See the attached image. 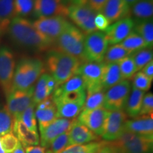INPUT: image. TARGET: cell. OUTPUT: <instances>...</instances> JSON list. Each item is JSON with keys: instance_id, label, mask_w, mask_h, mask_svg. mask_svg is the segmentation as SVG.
I'll return each instance as SVG.
<instances>
[{"instance_id": "obj_7", "label": "cell", "mask_w": 153, "mask_h": 153, "mask_svg": "<svg viewBox=\"0 0 153 153\" xmlns=\"http://www.w3.org/2000/svg\"><path fill=\"white\" fill-rule=\"evenodd\" d=\"M131 90V82L127 79L111 87L105 93L103 107L108 111L123 110Z\"/></svg>"}, {"instance_id": "obj_43", "label": "cell", "mask_w": 153, "mask_h": 153, "mask_svg": "<svg viewBox=\"0 0 153 153\" xmlns=\"http://www.w3.org/2000/svg\"><path fill=\"white\" fill-rule=\"evenodd\" d=\"M152 82V80L149 79L142 72L139 71L135 74V76H134L133 87L145 92L150 89Z\"/></svg>"}, {"instance_id": "obj_8", "label": "cell", "mask_w": 153, "mask_h": 153, "mask_svg": "<svg viewBox=\"0 0 153 153\" xmlns=\"http://www.w3.org/2000/svg\"><path fill=\"white\" fill-rule=\"evenodd\" d=\"M34 87L26 90H12L7 97V109L14 121L18 120L24 111L33 103Z\"/></svg>"}, {"instance_id": "obj_24", "label": "cell", "mask_w": 153, "mask_h": 153, "mask_svg": "<svg viewBox=\"0 0 153 153\" xmlns=\"http://www.w3.org/2000/svg\"><path fill=\"white\" fill-rule=\"evenodd\" d=\"M85 102V101H80L55 104L56 106L57 118L74 119L83 110Z\"/></svg>"}, {"instance_id": "obj_22", "label": "cell", "mask_w": 153, "mask_h": 153, "mask_svg": "<svg viewBox=\"0 0 153 153\" xmlns=\"http://www.w3.org/2000/svg\"><path fill=\"white\" fill-rule=\"evenodd\" d=\"M13 131L23 147L36 146L40 143L37 132L30 131L20 120L14 121Z\"/></svg>"}, {"instance_id": "obj_5", "label": "cell", "mask_w": 153, "mask_h": 153, "mask_svg": "<svg viewBox=\"0 0 153 153\" xmlns=\"http://www.w3.org/2000/svg\"><path fill=\"white\" fill-rule=\"evenodd\" d=\"M112 144L118 153H152L153 138L123 131Z\"/></svg>"}, {"instance_id": "obj_9", "label": "cell", "mask_w": 153, "mask_h": 153, "mask_svg": "<svg viewBox=\"0 0 153 153\" xmlns=\"http://www.w3.org/2000/svg\"><path fill=\"white\" fill-rule=\"evenodd\" d=\"M16 60L12 51L4 46L0 48V87L7 96L11 91Z\"/></svg>"}, {"instance_id": "obj_50", "label": "cell", "mask_w": 153, "mask_h": 153, "mask_svg": "<svg viewBox=\"0 0 153 153\" xmlns=\"http://www.w3.org/2000/svg\"><path fill=\"white\" fill-rule=\"evenodd\" d=\"M26 153H46V148L41 146H26L25 147Z\"/></svg>"}, {"instance_id": "obj_14", "label": "cell", "mask_w": 153, "mask_h": 153, "mask_svg": "<svg viewBox=\"0 0 153 153\" xmlns=\"http://www.w3.org/2000/svg\"><path fill=\"white\" fill-rule=\"evenodd\" d=\"M128 116L123 110L108 112L104 130L101 137L106 142H113L118 139L124 131V123Z\"/></svg>"}, {"instance_id": "obj_27", "label": "cell", "mask_w": 153, "mask_h": 153, "mask_svg": "<svg viewBox=\"0 0 153 153\" xmlns=\"http://www.w3.org/2000/svg\"><path fill=\"white\" fill-rule=\"evenodd\" d=\"M86 90V85L85 82L82 76L79 74H75V75L68 79V81L59 85L54 92L53 93L52 98L59 97V96L65 94L68 92H71V91H79V90Z\"/></svg>"}, {"instance_id": "obj_36", "label": "cell", "mask_w": 153, "mask_h": 153, "mask_svg": "<svg viewBox=\"0 0 153 153\" xmlns=\"http://www.w3.org/2000/svg\"><path fill=\"white\" fill-rule=\"evenodd\" d=\"M35 107L36 105L32 103L24 111L18 120L22 121L30 131L37 132V121L35 116Z\"/></svg>"}, {"instance_id": "obj_54", "label": "cell", "mask_w": 153, "mask_h": 153, "mask_svg": "<svg viewBox=\"0 0 153 153\" xmlns=\"http://www.w3.org/2000/svg\"><path fill=\"white\" fill-rule=\"evenodd\" d=\"M72 1H73V0H62V2L64 3L65 4H66L67 3H71Z\"/></svg>"}, {"instance_id": "obj_48", "label": "cell", "mask_w": 153, "mask_h": 153, "mask_svg": "<svg viewBox=\"0 0 153 153\" xmlns=\"http://www.w3.org/2000/svg\"><path fill=\"white\" fill-rule=\"evenodd\" d=\"M141 72L148 76L149 79L153 80V61H150L146 65L143 67Z\"/></svg>"}, {"instance_id": "obj_17", "label": "cell", "mask_w": 153, "mask_h": 153, "mask_svg": "<svg viewBox=\"0 0 153 153\" xmlns=\"http://www.w3.org/2000/svg\"><path fill=\"white\" fill-rule=\"evenodd\" d=\"M133 27L134 20L130 17H126L113 23L105 30V36L108 44L116 45L121 43L133 32Z\"/></svg>"}, {"instance_id": "obj_4", "label": "cell", "mask_w": 153, "mask_h": 153, "mask_svg": "<svg viewBox=\"0 0 153 153\" xmlns=\"http://www.w3.org/2000/svg\"><path fill=\"white\" fill-rule=\"evenodd\" d=\"M85 38V34L81 30L69 22L55 42L59 51L75 57L82 61L85 60L84 56Z\"/></svg>"}, {"instance_id": "obj_10", "label": "cell", "mask_w": 153, "mask_h": 153, "mask_svg": "<svg viewBox=\"0 0 153 153\" xmlns=\"http://www.w3.org/2000/svg\"><path fill=\"white\" fill-rule=\"evenodd\" d=\"M97 13L85 5L71 4L68 7V16L87 33L97 30L94 19Z\"/></svg>"}, {"instance_id": "obj_35", "label": "cell", "mask_w": 153, "mask_h": 153, "mask_svg": "<svg viewBox=\"0 0 153 153\" xmlns=\"http://www.w3.org/2000/svg\"><path fill=\"white\" fill-rule=\"evenodd\" d=\"M119 44L130 52L133 53L138 50L148 48L144 40L135 32H132Z\"/></svg>"}, {"instance_id": "obj_34", "label": "cell", "mask_w": 153, "mask_h": 153, "mask_svg": "<svg viewBox=\"0 0 153 153\" xmlns=\"http://www.w3.org/2000/svg\"><path fill=\"white\" fill-rule=\"evenodd\" d=\"M105 91L104 89L93 91L91 93H87V97L84 104L83 110L89 111L98 108L103 106L104 101Z\"/></svg>"}, {"instance_id": "obj_51", "label": "cell", "mask_w": 153, "mask_h": 153, "mask_svg": "<svg viewBox=\"0 0 153 153\" xmlns=\"http://www.w3.org/2000/svg\"><path fill=\"white\" fill-rule=\"evenodd\" d=\"M12 153H26V152H25L24 147L22 146V145L20 143V144L19 145V146L17 147V148Z\"/></svg>"}, {"instance_id": "obj_18", "label": "cell", "mask_w": 153, "mask_h": 153, "mask_svg": "<svg viewBox=\"0 0 153 153\" xmlns=\"http://www.w3.org/2000/svg\"><path fill=\"white\" fill-rule=\"evenodd\" d=\"M70 146L76 145H85L99 141V137L91 130L84 126L77 120L74 119L68 131Z\"/></svg>"}, {"instance_id": "obj_28", "label": "cell", "mask_w": 153, "mask_h": 153, "mask_svg": "<svg viewBox=\"0 0 153 153\" xmlns=\"http://www.w3.org/2000/svg\"><path fill=\"white\" fill-rule=\"evenodd\" d=\"M131 12L137 19H152L153 0H137L131 7Z\"/></svg>"}, {"instance_id": "obj_45", "label": "cell", "mask_w": 153, "mask_h": 153, "mask_svg": "<svg viewBox=\"0 0 153 153\" xmlns=\"http://www.w3.org/2000/svg\"><path fill=\"white\" fill-rule=\"evenodd\" d=\"M153 112V94L148 93L144 95L139 116H146L152 114Z\"/></svg>"}, {"instance_id": "obj_3", "label": "cell", "mask_w": 153, "mask_h": 153, "mask_svg": "<svg viewBox=\"0 0 153 153\" xmlns=\"http://www.w3.org/2000/svg\"><path fill=\"white\" fill-rule=\"evenodd\" d=\"M45 71L43 62L38 58L25 57L19 61L15 68L12 90L29 89Z\"/></svg>"}, {"instance_id": "obj_15", "label": "cell", "mask_w": 153, "mask_h": 153, "mask_svg": "<svg viewBox=\"0 0 153 153\" xmlns=\"http://www.w3.org/2000/svg\"><path fill=\"white\" fill-rule=\"evenodd\" d=\"M33 14L36 18L68 16V7L62 0H34Z\"/></svg>"}, {"instance_id": "obj_31", "label": "cell", "mask_w": 153, "mask_h": 153, "mask_svg": "<svg viewBox=\"0 0 153 153\" xmlns=\"http://www.w3.org/2000/svg\"><path fill=\"white\" fill-rule=\"evenodd\" d=\"M107 143L108 142L104 140L92 142L85 145H71L65 149L60 153H96Z\"/></svg>"}, {"instance_id": "obj_41", "label": "cell", "mask_w": 153, "mask_h": 153, "mask_svg": "<svg viewBox=\"0 0 153 153\" xmlns=\"http://www.w3.org/2000/svg\"><path fill=\"white\" fill-rule=\"evenodd\" d=\"M70 146L68 132L57 137L48 147L46 153H60L65 149Z\"/></svg>"}, {"instance_id": "obj_21", "label": "cell", "mask_w": 153, "mask_h": 153, "mask_svg": "<svg viewBox=\"0 0 153 153\" xmlns=\"http://www.w3.org/2000/svg\"><path fill=\"white\" fill-rule=\"evenodd\" d=\"M123 80L124 79L120 74L118 63H104L101 75V86L104 91Z\"/></svg>"}, {"instance_id": "obj_12", "label": "cell", "mask_w": 153, "mask_h": 153, "mask_svg": "<svg viewBox=\"0 0 153 153\" xmlns=\"http://www.w3.org/2000/svg\"><path fill=\"white\" fill-rule=\"evenodd\" d=\"M108 112L109 111L103 106L94 110L82 111L77 120L97 135L101 136L104 132Z\"/></svg>"}, {"instance_id": "obj_37", "label": "cell", "mask_w": 153, "mask_h": 153, "mask_svg": "<svg viewBox=\"0 0 153 153\" xmlns=\"http://www.w3.org/2000/svg\"><path fill=\"white\" fill-rule=\"evenodd\" d=\"M117 63L123 79H131L137 72L136 67L131 55L122 59Z\"/></svg>"}, {"instance_id": "obj_44", "label": "cell", "mask_w": 153, "mask_h": 153, "mask_svg": "<svg viewBox=\"0 0 153 153\" xmlns=\"http://www.w3.org/2000/svg\"><path fill=\"white\" fill-rule=\"evenodd\" d=\"M107 0H73L70 4L85 5L97 13L101 12Z\"/></svg>"}, {"instance_id": "obj_29", "label": "cell", "mask_w": 153, "mask_h": 153, "mask_svg": "<svg viewBox=\"0 0 153 153\" xmlns=\"http://www.w3.org/2000/svg\"><path fill=\"white\" fill-rule=\"evenodd\" d=\"M35 116L36 118L38 120L39 130L43 129L57 118L56 106L54 104L44 109L36 108Z\"/></svg>"}, {"instance_id": "obj_49", "label": "cell", "mask_w": 153, "mask_h": 153, "mask_svg": "<svg viewBox=\"0 0 153 153\" xmlns=\"http://www.w3.org/2000/svg\"><path fill=\"white\" fill-rule=\"evenodd\" d=\"M46 85H47L48 89L49 92L51 95L53 94V93L54 92V91L57 89V87H58V85H57V83L55 80L54 78H53V76H51L50 74L48 76V78L47 79Z\"/></svg>"}, {"instance_id": "obj_16", "label": "cell", "mask_w": 153, "mask_h": 153, "mask_svg": "<svg viewBox=\"0 0 153 153\" xmlns=\"http://www.w3.org/2000/svg\"><path fill=\"white\" fill-rule=\"evenodd\" d=\"M74 119L57 118L46 127L40 130L41 147L47 149L57 137L68 132Z\"/></svg>"}, {"instance_id": "obj_11", "label": "cell", "mask_w": 153, "mask_h": 153, "mask_svg": "<svg viewBox=\"0 0 153 153\" xmlns=\"http://www.w3.org/2000/svg\"><path fill=\"white\" fill-rule=\"evenodd\" d=\"M104 66V62H87L79 66L76 74H79L83 79L87 93L103 89L101 86V75Z\"/></svg>"}, {"instance_id": "obj_38", "label": "cell", "mask_w": 153, "mask_h": 153, "mask_svg": "<svg viewBox=\"0 0 153 153\" xmlns=\"http://www.w3.org/2000/svg\"><path fill=\"white\" fill-rule=\"evenodd\" d=\"M34 0H14L15 17H24L33 12Z\"/></svg>"}, {"instance_id": "obj_42", "label": "cell", "mask_w": 153, "mask_h": 153, "mask_svg": "<svg viewBox=\"0 0 153 153\" xmlns=\"http://www.w3.org/2000/svg\"><path fill=\"white\" fill-rule=\"evenodd\" d=\"M1 142L4 150L7 153H12L20 144L18 138L13 132L1 135Z\"/></svg>"}, {"instance_id": "obj_30", "label": "cell", "mask_w": 153, "mask_h": 153, "mask_svg": "<svg viewBox=\"0 0 153 153\" xmlns=\"http://www.w3.org/2000/svg\"><path fill=\"white\" fill-rule=\"evenodd\" d=\"M131 52L126 50L120 44L112 45L108 48L104 58V63H117L120 60L131 55Z\"/></svg>"}, {"instance_id": "obj_19", "label": "cell", "mask_w": 153, "mask_h": 153, "mask_svg": "<svg viewBox=\"0 0 153 153\" xmlns=\"http://www.w3.org/2000/svg\"><path fill=\"white\" fill-rule=\"evenodd\" d=\"M131 12V7L126 0H107L101 13L110 24L126 18Z\"/></svg>"}, {"instance_id": "obj_25", "label": "cell", "mask_w": 153, "mask_h": 153, "mask_svg": "<svg viewBox=\"0 0 153 153\" xmlns=\"http://www.w3.org/2000/svg\"><path fill=\"white\" fill-rule=\"evenodd\" d=\"M14 17V0H0V36L7 32Z\"/></svg>"}, {"instance_id": "obj_20", "label": "cell", "mask_w": 153, "mask_h": 153, "mask_svg": "<svg viewBox=\"0 0 153 153\" xmlns=\"http://www.w3.org/2000/svg\"><path fill=\"white\" fill-rule=\"evenodd\" d=\"M124 131H130L137 135L153 138L152 114L127 120L124 123Z\"/></svg>"}, {"instance_id": "obj_32", "label": "cell", "mask_w": 153, "mask_h": 153, "mask_svg": "<svg viewBox=\"0 0 153 153\" xmlns=\"http://www.w3.org/2000/svg\"><path fill=\"white\" fill-rule=\"evenodd\" d=\"M48 74H43L38 78V82L36 84V87H34V93L33 97V103L34 104L37 105L40 102L43 101L44 99H45L50 96H51L50 94L48 89L46 82L47 79L48 78Z\"/></svg>"}, {"instance_id": "obj_52", "label": "cell", "mask_w": 153, "mask_h": 153, "mask_svg": "<svg viewBox=\"0 0 153 153\" xmlns=\"http://www.w3.org/2000/svg\"><path fill=\"white\" fill-rule=\"evenodd\" d=\"M126 2L128 4V5L130 6V7H131V6L133 5L134 3H135L137 0H126Z\"/></svg>"}, {"instance_id": "obj_53", "label": "cell", "mask_w": 153, "mask_h": 153, "mask_svg": "<svg viewBox=\"0 0 153 153\" xmlns=\"http://www.w3.org/2000/svg\"><path fill=\"white\" fill-rule=\"evenodd\" d=\"M0 153H7L4 150L2 145H1V135H0Z\"/></svg>"}, {"instance_id": "obj_39", "label": "cell", "mask_w": 153, "mask_h": 153, "mask_svg": "<svg viewBox=\"0 0 153 153\" xmlns=\"http://www.w3.org/2000/svg\"><path fill=\"white\" fill-rule=\"evenodd\" d=\"M87 97V91L85 89L79 91H71L59 96V97L53 98L55 104L59 103H68V102H76V101H85Z\"/></svg>"}, {"instance_id": "obj_26", "label": "cell", "mask_w": 153, "mask_h": 153, "mask_svg": "<svg viewBox=\"0 0 153 153\" xmlns=\"http://www.w3.org/2000/svg\"><path fill=\"white\" fill-rule=\"evenodd\" d=\"M145 92L133 87L130 92L128 99L126 102V114L131 118H136L139 116Z\"/></svg>"}, {"instance_id": "obj_1", "label": "cell", "mask_w": 153, "mask_h": 153, "mask_svg": "<svg viewBox=\"0 0 153 153\" xmlns=\"http://www.w3.org/2000/svg\"><path fill=\"white\" fill-rule=\"evenodd\" d=\"M7 32L15 44L32 51H43L55 42L38 31L29 20L22 17L12 19Z\"/></svg>"}, {"instance_id": "obj_2", "label": "cell", "mask_w": 153, "mask_h": 153, "mask_svg": "<svg viewBox=\"0 0 153 153\" xmlns=\"http://www.w3.org/2000/svg\"><path fill=\"white\" fill-rule=\"evenodd\" d=\"M46 66L50 75L60 85L77 73L81 60L60 51H52L47 54Z\"/></svg>"}, {"instance_id": "obj_33", "label": "cell", "mask_w": 153, "mask_h": 153, "mask_svg": "<svg viewBox=\"0 0 153 153\" xmlns=\"http://www.w3.org/2000/svg\"><path fill=\"white\" fill-rule=\"evenodd\" d=\"M131 56L134 61L137 72L142 70L144 66L152 60L153 53L152 48H145L132 53Z\"/></svg>"}, {"instance_id": "obj_6", "label": "cell", "mask_w": 153, "mask_h": 153, "mask_svg": "<svg viewBox=\"0 0 153 153\" xmlns=\"http://www.w3.org/2000/svg\"><path fill=\"white\" fill-rule=\"evenodd\" d=\"M108 43L105 33L101 31L87 33L85 38L84 56L88 62H102Z\"/></svg>"}, {"instance_id": "obj_13", "label": "cell", "mask_w": 153, "mask_h": 153, "mask_svg": "<svg viewBox=\"0 0 153 153\" xmlns=\"http://www.w3.org/2000/svg\"><path fill=\"white\" fill-rule=\"evenodd\" d=\"M32 23L38 31L55 42L69 22L62 16H51L39 18Z\"/></svg>"}, {"instance_id": "obj_46", "label": "cell", "mask_w": 153, "mask_h": 153, "mask_svg": "<svg viewBox=\"0 0 153 153\" xmlns=\"http://www.w3.org/2000/svg\"><path fill=\"white\" fill-rule=\"evenodd\" d=\"M94 24L97 30L101 31H104L108 26H110V23L108 19L101 12L97 13L94 19Z\"/></svg>"}, {"instance_id": "obj_23", "label": "cell", "mask_w": 153, "mask_h": 153, "mask_svg": "<svg viewBox=\"0 0 153 153\" xmlns=\"http://www.w3.org/2000/svg\"><path fill=\"white\" fill-rule=\"evenodd\" d=\"M133 30L144 40L148 48H152L153 45L152 19H136L135 21H134Z\"/></svg>"}, {"instance_id": "obj_40", "label": "cell", "mask_w": 153, "mask_h": 153, "mask_svg": "<svg viewBox=\"0 0 153 153\" xmlns=\"http://www.w3.org/2000/svg\"><path fill=\"white\" fill-rule=\"evenodd\" d=\"M14 119L6 107L0 105V135L13 131Z\"/></svg>"}, {"instance_id": "obj_47", "label": "cell", "mask_w": 153, "mask_h": 153, "mask_svg": "<svg viewBox=\"0 0 153 153\" xmlns=\"http://www.w3.org/2000/svg\"><path fill=\"white\" fill-rule=\"evenodd\" d=\"M54 104H55L53 102L52 96H50L49 97H48V98L44 99L43 101L38 104L36 106L37 109H44V108H48V107L53 106Z\"/></svg>"}]
</instances>
